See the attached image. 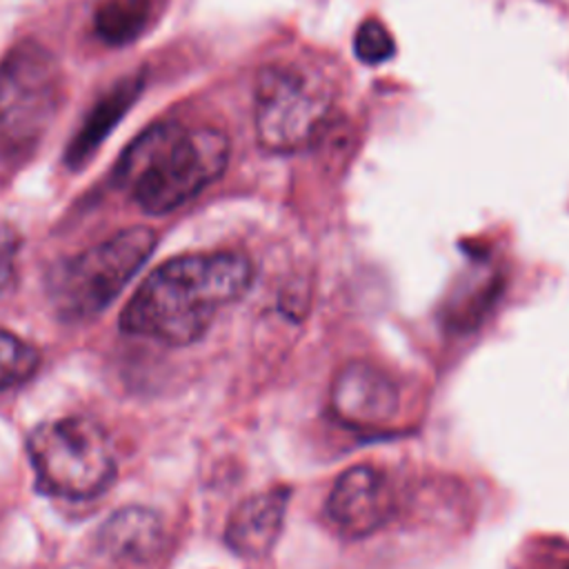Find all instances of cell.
<instances>
[{
	"instance_id": "cell-3",
	"label": "cell",
	"mask_w": 569,
	"mask_h": 569,
	"mask_svg": "<svg viewBox=\"0 0 569 569\" xmlns=\"http://www.w3.org/2000/svg\"><path fill=\"white\" fill-rule=\"evenodd\" d=\"M64 100L58 58L36 40H20L0 60V156L29 158L49 133Z\"/></svg>"
},
{
	"instance_id": "cell-7",
	"label": "cell",
	"mask_w": 569,
	"mask_h": 569,
	"mask_svg": "<svg viewBox=\"0 0 569 569\" xmlns=\"http://www.w3.org/2000/svg\"><path fill=\"white\" fill-rule=\"evenodd\" d=\"M393 511V496L385 473L373 465L345 469L327 498V513L347 538H365L380 529Z\"/></svg>"
},
{
	"instance_id": "cell-15",
	"label": "cell",
	"mask_w": 569,
	"mask_h": 569,
	"mask_svg": "<svg viewBox=\"0 0 569 569\" xmlns=\"http://www.w3.org/2000/svg\"><path fill=\"white\" fill-rule=\"evenodd\" d=\"M18 238L11 229L0 227V291L13 280V258L18 251Z\"/></svg>"
},
{
	"instance_id": "cell-8",
	"label": "cell",
	"mask_w": 569,
	"mask_h": 569,
	"mask_svg": "<svg viewBox=\"0 0 569 569\" xmlns=\"http://www.w3.org/2000/svg\"><path fill=\"white\" fill-rule=\"evenodd\" d=\"M331 411L347 425L371 429L387 425L398 411L396 385L376 367L351 362L338 371L329 391Z\"/></svg>"
},
{
	"instance_id": "cell-10",
	"label": "cell",
	"mask_w": 569,
	"mask_h": 569,
	"mask_svg": "<svg viewBox=\"0 0 569 569\" xmlns=\"http://www.w3.org/2000/svg\"><path fill=\"white\" fill-rule=\"evenodd\" d=\"M144 87V73L142 69L120 78L104 96L98 98V102L91 107L87 118L82 120L78 133L71 138L64 162L71 169H80L102 144V140L116 129V124L122 120V116L131 109V104L138 100Z\"/></svg>"
},
{
	"instance_id": "cell-14",
	"label": "cell",
	"mask_w": 569,
	"mask_h": 569,
	"mask_svg": "<svg viewBox=\"0 0 569 569\" xmlns=\"http://www.w3.org/2000/svg\"><path fill=\"white\" fill-rule=\"evenodd\" d=\"M353 51L360 62L367 64H380L389 60L396 51V42L389 33V29L378 20H367L358 27L353 38Z\"/></svg>"
},
{
	"instance_id": "cell-2",
	"label": "cell",
	"mask_w": 569,
	"mask_h": 569,
	"mask_svg": "<svg viewBox=\"0 0 569 569\" xmlns=\"http://www.w3.org/2000/svg\"><path fill=\"white\" fill-rule=\"evenodd\" d=\"M229 162V140L211 127L156 122L120 156L113 180L149 216H164L216 182Z\"/></svg>"
},
{
	"instance_id": "cell-1",
	"label": "cell",
	"mask_w": 569,
	"mask_h": 569,
	"mask_svg": "<svg viewBox=\"0 0 569 569\" xmlns=\"http://www.w3.org/2000/svg\"><path fill=\"white\" fill-rule=\"evenodd\" d=\"M253 267L236 251H202L164 260L120 313L127 333L184 347L204 336L216 313L247 293Z\"/></svg>"
},
{
	"instance_id": "cell-9",
	"label": "cell",
	"mask_w": 569,
	"mask_h": 569,
	"mask_svg": "<svg viewBox=\"0 0 569 569\" xmlns=\"http://www.w3.org/2000/svg\"><path fill=\"white\" fill-rule=\"evenodd\" d=\"M289 489H269L244 498L229 516L224 542L244 558H260L271 551L280 538Z\"/></svg>"
},
{
	"instance_id": "cell-13",
	"label": "cell",
	"mask_w": 569,
	"mask_h": 569,
	"mask_svg": "<svg viewBox=\"0 0 569 569\" xmlns=\"http://www.w3.org/2000/svg\"><path fill=\"white\" fill-rule=\"evenodd\" d=\"M40 351L24 338L0 327V391L31 380L40 369Z\"/></svg>"
},
{
	"instance_id": "cell-4",
	"label": "cell",
	"mask_w": 569,
	"mask_h": 569,
	"mask_svg": "<svg viewBox=\"0 0 569 569\" xmlns=\"http://www.w3.org/2000/svg\"><path fill=\"white\" fill-rule=\"evenodd\" d=\"M27 453L38 491L67 500H89L116 478V456L107 431L91 418L44 420L27 436Z\"/></svg>"
},
{
	"instance_id": "cell-12",
	"label": "cell",
	"mask_w": 569,
	"mask_h": 569,
	"mask_svg": "<svg viewBox=\"0 0 569 569\" xmlns=\"http://www.w3.org/2000/svg\"><path fill=\"white\" fill-rule=\"evenodd\" d=\"M151 0H96L93 29L111 47L133 42L147 27Z\"/></svg>"
},
{
	"instance_id": "cell-6",
	"label": "cell",
	"mask_w": 569,
	"mask_h": 569,
	"mask_svg": "<svg viewBox=\"0 0 569 569\" xmlns=\"http://www.w3.org/2000/svg\"><path fill=\"white\" fill-rule=\"evenodd\" d=\"M331 93L293 67L264 69L256 87V136L273 153L307 147L327 124Z\"/></svg>"
},
{
	"instance_id": "cell-11",
	"label": "cell",
	"mask_w": 569,
	"mask_h": 569,
	"mask_svg": "<svg viewBox=\"0 0 569 569\" xmlns=\"http://www.w3.org/2000/svg\"><path fill=\"white\" fill-rule=\"evenodd\" d=\"M160 518L149 507L131 505L113 511L98 531L100 547L122 560H147L160 545Z\"/></svg>"
},
{
	"instance_id": "cell-5",
	"label": "cell",
	"mask_w": 569,
	"mask_h": 569,
	"mask_svg": "<svg viewBox=\"0 0 569 569\" xmlns=\"http://www.w3.org/2000/svg\"><path fill=\"white\" fill-rule=\"evenodd\" d=\"M156 247V231L129 227L56 264L47 276V296L64 320H89L104 311L136 276Z\"/></svg>"
}]
</instances>
